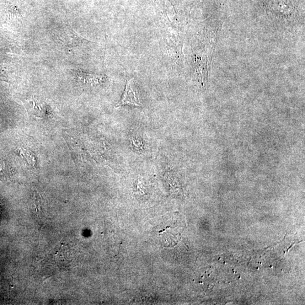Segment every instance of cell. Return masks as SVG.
Segmentation results:
<instances>
[{"instance_id": "cell-1", "label": "cell", "mask_w": 305, "mask_h": 305, "mask_svg": "<svg viewBox=\"0 0 305 305\" xmlns=\"http://www.w3.org/2000/svg\"><path fill=\"white\" fill-rule=\"evenodd\" d=\"M124 105H131L140 107L142 106L141 100L137 92L133 79L128 80L126 89L121 100L116 105V108Z\"/></svg>"}]
</instances>
